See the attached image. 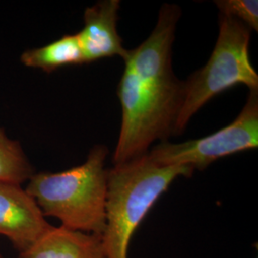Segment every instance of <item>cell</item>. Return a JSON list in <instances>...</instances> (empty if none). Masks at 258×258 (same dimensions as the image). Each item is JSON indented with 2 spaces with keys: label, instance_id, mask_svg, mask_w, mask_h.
I'll return each instance as SVG.
<instances>
[{
  "label": "cell",
  "instance_id": "1",
  "mask_svg": "<svg viewBox=\"0 0 258 258\" xmlns=\"http://www.w3.org/2000/svg\"><path fill=\"white\" fill-rule=\"evenodd\" d=\"M181 9L164 4L156 26L137 48L127 50L117 87L121 124L113 165L146 156L151 145L174 136L184 99V81L172 68V45Z\"/></svg>",
  "mask_w": 258,
  "mask_h": 258
},
{
  "label": "cell",
  "instance_id": "2",
  "mask_svg": "<svg viewBox=\"0 0 258 258\" xmlns=\"http://www.w3.org/2000/svg\"><path fill=\"white\" fill-rule=\"evenodd\" d=\"M108 152L105 146H95L82 165L56 173H35L25 189L45 217H55L70 231L102 235L106 224Z\"/></svg>",
  "mask_w": 258,
  "mask_h": 258
},
{
  "label": "cell",
  "instance_id": "3",
  "mask_svg": "<svg viewBox=\"0 0 258 258\" xmlns=\"http://www.w3.org/2000/svg\"><path fill=\"white\" fill-rule=\"evenodd\" d=\"M189 166H160L148 154L108 168L106 224L102 239L105 258H127L129 244L158 199Z\"/></svg>",
  "mask_w": 258,
  "mask_h": 258
},
{
  "label": "cell",
  "instance_id": "4",
  "mask_svg": "<svg viewBox=\"0 0 258 258\" xmlns=\"http://www.w3.org/2000/svg\"><path fill=\"white\" fill-rule=\"evenodd\" d=\"M251 30L239 20L219 15V34L206 65L184 81V99L176 121L174 136L181 135L188 121L211 101L237 84L257 91L258 75L249 59Z\"/></svg>",
  "mask_w": 258,
  "mask_h": 258
},
{
  "label": "cell",
  "instance_id": "5",
  "mask_svg": "<svg viewBox=\"0 0 258 258\" xmlns=\"http://www.w3.org/2000/svg\"><path fill=\"white\" fill-rule=\"evenodd\" d=\"M258 147V90L249 91L245 106L229 125L203 138L180 144L161 142L148 153L160 166L204 170L213 162Z\"/></svg>",
  "mask_w": 258,
  "mask_h": 258
},
{
  "label": "cell",
  "instance_id": "6",
  "mask_svg": "<svg viewBox=\"0 0 258 258\" xmlns=\"http://www.w3.org/2000/svg\"><path fill=\"white\" fill-rule=\"evenodd\" d=\"M53 229L21 184L0 182V235L10 240L19 258L25 257Z\"/></svg>",
  "mask_w": 258,
  "mask_h": 258
},
{
  "label": "cell",
  "instance_id": "7",
  "mask_svg": "<svg viewBox=\"0 0 258 258\" xmlns=\"http://www.w3.org/2000/svg\"><path fill=\"white\" fill-rule=\"evenodd\" d=\"M120 7L119 0H102L84 11V25L77 34L84 63L116 55L125 57L127 50L118 32Z\"/></svg>",
  "mask_w": 258,
  "mask_h": 258
},
{
  "label": "cell",
  "instance_id": "8",
  "mask_svg": "<svg viewBox=\"0 0 258 258\" xmlns=\"http://www.w3.org/2000/svg\"><path fill=\"white\" fill-rule=\"evenodd\" d=\"M24 258H105L102 235L54 229Z\"/></svg>",
  "mask_w": 258,
  "mask_h": 258
},
{
  "label": "cell",
  "instance_id": "9",
  "mask_svg": "<svg viewBox=\"0 0 258 258\" xmlns=\"http://www.w3.org/2000/svg\"><path fill=\"white\" fill-rule=\"evenodd\" d=\"M22 64L40 69L48 74L71 65L84 64L77 34L65 35L45 46L28 49L20 56Z\"/></svg>",
  "mask_w": 258,
  "mask_h": 258
},
{
  "label": "cell",
  "instance_id": "10",
  "mask_svg": "<svg viewBox=\"0 0 258 258\" xmlns=\"http://www.w3.org/2000/svg\"><path fill=\"white\" fill-rule=\"evenodd\" d=\"M34 174L35 169L20 144L0 128V182L21 184Z\"/></svg>",
  "mask_w": 258,
  "mask_h": 258
},
{
  "label": "cell",
  "instance_id": "11",
  "mask_svg": "<svg viewBox=\"0 0 258 258\" xmlns=\"http://www.w3.org/2000/svg\"><path fill=\"white\" fill-rule=\"evenodd\" d=\"M220 14L234 18L252 31L258 30L256 0H218L215 2Z\"/></svg>",
  "mask_w": 258,
  "mask_h": 258
},
{
  "label": "cell",
  "instance_id": "12",
  "mask_svg": "<svg viewBox=\"0 0 258 258\" xmlns=\"http://www.w3.org/2000/svg\"><path fill=\"white\" fill-rule=\"evenodd\" d=\"M0 258H4V257H3V256H2V255H1V254H0Z\"/></svg>",
  "mask_w": 258,
  "mask_h": 258
}]
</instances>
